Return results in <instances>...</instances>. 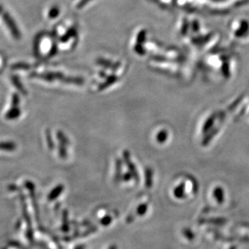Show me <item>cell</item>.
Listing matches in <instances>:
<instances>
[{"label": "cell", "mask_w": 249, "mask_h": 249, "mask_svg": "<svg viewBox=\"0 0 249 249\" xmlns=\"http://www.w3.org/2000/svg\"><path fill=\"white\" fill-rule=\"evenodd\" d=\"M41 34L37 36L36 38L35 39V41H34V47H33V50H34V53H35L36 56H39V47H40V40H41Z\"/></svg>", "instance_id": "obj_10"}, {"label": "cell", "mask_w": 249, "mask_h": 249, "mask_svg": "<svg viewBox=\"0 0 249 249\" xmlns=\"http://www.w3.org/2000/svg\"><path fill=\"white\" fill-rule=\"evenodd\" d=\"M56 53H57V47H56V45H53L48 56H49V57H52L53 56H54V55L56 54Z\"/></svg>", "instance_id": "obj_12"}, {"label": "cell", "mask_w": 249, "mask_h": 249, "mask_svg": "<svg viewBox=\"0 0 249 249\" xmlns=\"http://www.w3.org/2000/svg\"><path fill=\"white\" fill-rule=\"evenodd\" d=\"M97 64L99 66H103L104 68L111 69L112 71H117L118 69L120 68L121 65L120 62H116L114 63L111 61H108L106 59L99 58L97 60Z\"/></svg>", "instance_id": "obj_3"}, {"label": "cell", "mask_w": 249, "mask_h": 249, "mask_svg": "<svg viewBox=\"0 0 249 249\" xmlns=\"http://www.w3.org/2000/svg\"><path fill=\"white\" fill-rule=\"evenodd\" d=\"M60 15V8L57 6H53L52 8H50L49 12V18L50 19H55Z\"/></svg>", "instance_id": "obj_9"}, {"label": "cell", "mask_w": 249, "mask_h": 249, "mask_svg": "<svg viewBox=\"0 0 249 249\" xmlns=\"http://www.w3.org/2000/svg\"><path fill=\"white\" fill-rule=\"evenodd\" d=\"M92 0H81L80 2H78V5L76 6V7L78 9H82L88 2H91Z\"/></svg>", "instance_id": "obj_11"}, {"label": "cell", "mask_w": 249, "mask_h": 249, "mask_svg": "<svg viewBox=\"0 0 249 249\" xmlns=\"http://www.w3.org/2000/svg\"><path fill=\"white\" fill-rule=\"evenodd\" d=\"M62 82L68 84L78 85V86H82L84 84V80L81 78H74V77H65Z\"/></svg>", "instance_id": "obj_6"}, {"label": "cell", "mask_w": 249, "mask_h": 249, "mask_svg": "<svg viewBox=\"0 0 249 249\" xmlns=\"http://www.w3.org/2000/svg\"><path fill=\"white\" fill-rule=\"evenodd\" d=\"M117 81V76L114 75V74L109 76L104 83H102L101 85H99V90H103V89H105L106 88H107V87H111V85L116 83Z\"/></svg>", "instance_id": "obj_5"}, {"label": "cell", "mask_w": 249, "mask_h": 249, "mask_svg": "<svg viewBox=\"0 0 249 249\" xmlns=\"http://www.w3.org/2000/svg\"><path fill=\"white\" fill-rule=\"evenodd\" d=\"M30 68L31 66L27 63H17L12 66L13 71H28Z\"/></svg>", "instance_id": "obj_8"}, {"label": "cell", "mask_w": 249, "mask_h": 249, "mask_svg": "<svg viewBox=\"0 0 249 249\" xmlns=\"http://www.w3.org/2000/svg\"><path fill=\"white\" fill-rule=\"evenodd\" d=\"M30 78H40L47 82H53L54 80L62 81L65 78V75L61 72H48L45 73H31Z\"/></svg>", "instance_id": "obj_2"}, {"label": "cell", "mask_w": 249, "mask_h": 249, "mask_svg": "<svg viewBox=\"0 0 249 249\" xmlns=\"http://www.w3.org/2000/svg\"><path fill=\"white\" fill-rule=\"evenodd\" d=\"M12 82L15 87H17V89L21 92L22 94H27L26 90L24 89V86L22 85L21 82H20V80H19V78H18V77H17V76H12Z\"/></svg>", "instance_id": "obj_7"}, {"label": "cell", "mask_w": 249, "mask_h": 249, "mask_svg": "<svg viewBox=\"0 0 249 249\" xmlns=\"http://www.w3.org/2000/svg\"><path fill=\"white\" fill-rule=\"evenodd\" d=\"M2 19L5 22V24H7V28L12 33V35L14 36L15 39L19 40L21 38V33L17 26V24L15 23L14 19H12V17L7 12H4L2 15Z\"/></svg>", "instance_id": "obj_1"}, {"label": "cell", "mask_w": 249, "mask_h": 249, "mask_svg": "<svg viewBox=\"0 0 249 249\" xmlns=\"http://www.w3.org/2000/svg\"><path fill=\"white\" fill-rule=\"evenodd\" d=\"M76 35H78V29H77L75 26L71 27V28H69L67 32L60 38V41H61V42H67L71 38L75 36Z\"/></svg>", "instance_id": "obj_4"}]
</instances>
